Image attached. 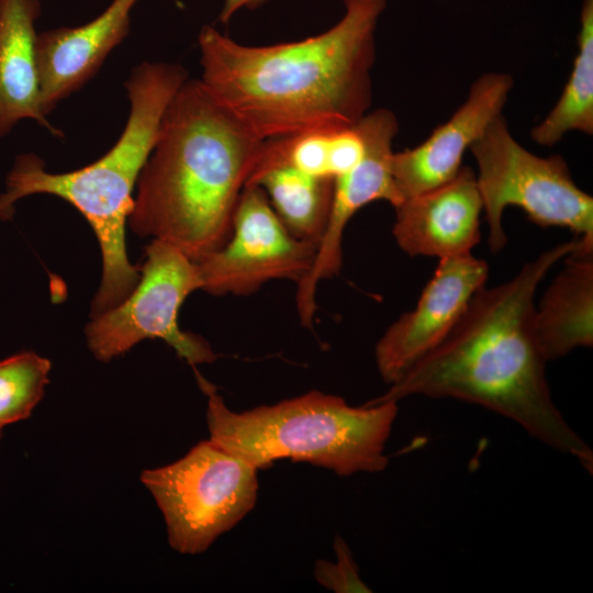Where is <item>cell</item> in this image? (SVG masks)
Here are the masks:
<instances>
[{
	"label": "cell",
	"instance_id": "1",
	"mask_svg": "<svg viewBox=\"0 0 593 593\" xmlns=\"http://www.w3.org/2000/svg\"><path fill=\"white\" fill-rule=\"evenodd\" d=\"M579 242L541 253L505 283L480 288L445 339L368 404L423 395L481 405L592 473L593 450L553 402L535 329L536 289Z\"/></svg>",
	"mask_w": 593,
	"mask_h": 593
},
{
	"label": "cell",
	"instance_id": "2",
	"mask_svg": "<svg viewBox=\"0 0 593 593\" xmlns=\"http://www.w3.org/2000/svg\"><path fill=\"white\" fill-rule=\"evenodd\" d=\"M328 30L301 41L243 45L204 25L201 85L259 139L357 123L370 109L374 33L387 0H343Z\"/></svg>",
	"mask_w": 593,
	"mask_h": 593
},
{
	"label": "cell",
	"instance_id": "3",
	"mask_svg": "<svg viewBox=\"0 0 593 593\" xmlns=\"http://www.w3.org/2000/svg\"><path fill=\"white\" fill-rule=\"evenodd\" d=\"M262 142L200 80L188 79L168 104L138 176L131 230L175 246L193 261L217 250L231 235Z\"/></svg>",
	"mask_w": 593,
	"mask_h": 593
},
{
	"label": "cell",
	"instance_id": "4",
	"mask_svg": "<svg viewBox=\"0 0 593 593\" xmlns=\"http://www.w3.org/2000/svg\"><path fill=\"white\" fill-rule=\"evenodd\" d=\"M187 71L176 64L143 61L125 88L130 115L116 143L98 160L80 169L53 174L34 154H22L0 195V219L13 216L20 199L36 193L61 198L91 225L101 248L102 278L92 301V317L121 303L138 282L139 269L126 255L125 225L133 209V190L157 139L164 113Z\"/></svg>",
	"mask_w": 593,
	"mask_h": 593
},
{
	"label": "cell",
	"instance_id": "5",
	"mask_svg": "<svg viewBox=\"0 0 593 593\" xmlns=\"http://www.w3.org/2000/svg\"><path fill=\"white\" fill-rule=\"evenodd\" d=\"M208 396L210 439L256 469L290 459L339 477L380 472L389 465L385 444L396 402L350 406L337 395L310 391L272 405L234 412L216 388L195 370Z\"/></svg>",
	"mask_w": 593,
	"mask_h": 593
},
{
	"label": "cell",
	"instance_id": "6",
	"mask_svg": "<svg viewBox=\"0 0 593 593\" xmlns=\"http://www.w3.org/2000/svg\"><path fill=\"white\" fill-rule=\"evenodd\" d=\"M469 150L478 166L492 253L506 244L502 217L508 205L522 209L540 227H566L593 246V198L575 184L562 156L540 157L524 148L502 114Z\"/></svg>",
	"mask_w": 593,
	"mask_h": 593
},
{
	"label": "cell",
	"instance_id": "7",
	"mask_svg": "<svg viewBox=\"0 0 593 593\" xmlns=\"http://www.w3.org/2000/svg\"><path fill=\"white\" fill-rule=\"evenodd\" d=\"M257 470L209 438L139 478L164 516L170 547L197 555L254 508Z\"/></svg>",
	"mask_w": 593,
	"mask_h": 593
},
{
	"label": "cell",
	"instance_id": "8",
	"mask_svg": "<svg viewBox=\"0 0 593 593\" xmlns=\"http://www.w3.org/2000/svg\"><path fill=\"white\" fill-rule=\"evenodd\" d=\"M139 272L131 293L87 325V344L93 356L107 362L143 339L159 338L192 367L214 361L216 355L210 344L178 325L183 301L202 289L197 262L175 246L153 239Z\"/></svg>",
	"mask_w": 593,
	"mask_h": 593
},
{
	"label": "cell",
	"instance_id": "9",
	"mask_svg": "<svg viewBox=\"0 0 593 593\" xmlns=\"http://www.w3.org/2000/svg\"><path fill=\"white\" fill-rule=\"evenodd\" d=\"M317 246L292 236L265 191L245 186L227 240L197 262L202 290L213 295H247L270 280L296 284L311 270Z\"/></svg>",
	"mask_w": 593,
	"mask_h": 593
},
{
	"label": "cell",
	"instance_id": "10",
	"mask_svg": "<svg viewBox=\"0 0 593 593\" xmlns=\"http://www.w3.org/2000/svg\"><path fill=\"white\" fill-rule=\"evenodd\" d=\"M357 125L365 143L361 160L335 179L329 217L309 273L298 283L296 309L305 327L313 324L318 282L337 275L343 262V235L350 219L373 201L393 208L402 198L391 172L392 142L399 131L395 114L389 109L368 111Z\"/></svg>",
	"mask_w": 593,
	"mask_h": 593
},
{
	"label": "cell",
	"instance_id": "11",
	"mask_svg": "<svg viewBox=\"0 0 593 593\" xmlns=\"http://www.w3.org/2000/svg\"><path fill=\"white\" fill-rule=\"evenodd\" d=\"M488 273L485 260L471 253L439 259L415 307L391 324L376 345V365L384 382L399 381L445 339Z\"/></svg>",
	"mask_w": 593,
	"mask_h": 593
},
{
	"label": "cell",
	"instance_id": "12",
	"mask_svg": "<svg viewBox=\"0 0 593 593\" xmlns=\"http://www.w3.org/2000/svg\"><path fill=\"white\" fill-rule=\"evenodd\" d=\"M513 83L510 74L481 75L471 85L465 102L423 143L393 152L391 172L402 201L436 188L458 174L466 152L502 114Z\"/></svg>",
	"mask_w": 593,
	"mask_h": 593
},
{
	"label": "cell",
	"instance_id": "13",
	"mask_svg": "<svg viewBox=\"0 0 593 593\" xmlns=\"http://www.w3.org/2000/svg\"><path fill=\"white\" fill-rule=\"evenodd\" d=\"M392 233L410 256L447 258L471 253L483 212L475 174L462 166L449 181L394 206Z\"/></svg>",
	"mask_w": 593,
	"mask_h": 593
},
{
	"label": "cell",
	"instance_id": "14",
	"mask_svg": "<svg viewBox=\"0 0 593 593\" xmlns=\"http://www.w3.org/2000/svg\"><path fill=\"white\" fill-rule=\"evenodd\" d=\"M138 0H113L92 21L44 31L36 37V64L43 112L79 90L126 37L131 10Z\"/></svg>",
	"mask_w": 593,
	"mask_h": 593
},
{
	"label": "cell",
	"instance_id": "15",
	"mask_svg": "<svg viewBox=\"0 0 593 593\" xmlns=\"http://www.w3.org/2000/svg\"><path fill=\"white\" fill-rule=\"evenodd\" d=\"M40 0H0V138L22 120L61 136L43 112L36 64Z\"/></svg>",
	"mask_w": 593,
	"mask_h": 593
},
{
	"label": "cell",
	"instance_id": "16",
	"mask_svg": "<svg viewBox=\"0 0 593 593\" xmlns=\"http://www.w3.org/2000/svg\"><path fill=\"white\" fill-rule=\"evenodd\" d=\"M577 248L564 257L563 269L535 310L536 335L547 361L593 344V251Z\"/></svg>",
	"mask_w": 593,
	"mask_h": 593
},
{
	"label": "cell",
	"instance_id": "17",
	"mask_svg": "<svg viewBox=\"0 0 593 593\" xmlns=\"http://www.w3.org/2000/svg\"><path fill=\"white\" fill-rule=\"evenodd\" d=\"M363 154L365 143L357 123L318 126L265 139L250 174L289 166L335 180L353 169Z\"/></svg>",
	"mask_w": 593,
	"mask_h": 593
},
{
	"label": "cell",
	"instance_id": "18",
	"mask_svg": "<svg viewBox=\"0 0 593 593\" xmlns=\"http://www.w3.org/2000/svg\"><path fill=\"white\" fill-rule=\"evenodd\" d=\"M334 182L289 166H272L250 174L245 186L265 191L292 236L318 246L331 213Z\"/></svg>",
	"mask_w": 593,
	"mask_h": 593
},
{
	"label": "cell",
	"instance_id": "19",
	"mask_svg": "<svg viewBox=\"0 0 593 593\" xmlns=\"http://www.w3.org/2000/svg\"><path fill=\"white\" fill-rule=\"evenodd\" d=\"M577 131L593 134V0H583L580 10L578 53L560 98L546 118L532 128L541 146H553Z\"/></svg>",
	"mask_w": 593,
	"mask_h": 593
},
{
	"label": "cell",
	"instance_id": "20",
	"mask_svg": "<svg viewBox=\"0 0 593 593\" xmlns=\"http://www.w3.org/2000/svg\"><path fill=\"white\" fill-rule=\"evenodd\" d=\"M51 361L33 351L0 360V427L26 419L49 382Z\"/></svg>",
	"mask_w": 593,
	"mask_h": 593
},
{
	"label": "cell",
	"instance_id": "21",
	"mask_svg": "<svg viewBox=\"0 0 593 593\" xmlns=\"http://www.w3.org/2000/svg\"><path fill=\"white\" fill-rule=\"evenodd\" d=\"M333 548L336 553L335 562L321 559L314 564L316 582L335 593L372 592L362 581L350 548L340 536L334 538Z\"/></svg>",
	"mask_w": 593,
	"mask_h": 593
},
{
	"label": "cell",
	"instance_id": "22",
	"mask_svg": "<svg viewBox=\"0 0 593 593\" xmlns=\"http://www.w3.org/2000/svg\"><path fill=\"white\" fill-rule=\"evenodd\" d=\"M267 1L268 0H224L223 8L219 15V22L221 24H227L240 9L254 10Z\"/></svg>",
	"mask_w": 593,
	"mask_h": 593
},
{
	"label": "cell",
	"instance_id": "23",
	"mask_svg": "<svg viewBox=\"0 0 593 593\" xmlns=\"http://www.w3.org/2000/svg\"><path fill=\"white\" fill-rule=\"evenodd\" d=\"M1 429H2V428L0 427V436H1Z\"/></svg>",
	"mask_w": 593,
	"mask_h": 593
}]
</instances>
